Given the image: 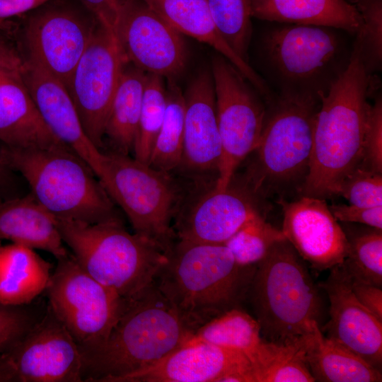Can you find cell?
Segmentation results:
<instances>
[{"mask_svg": "<svg viewBox=\"0 0 382 382\" xmlns=\"http://www.w3.org/2000/svg\"><path fill=\"white\" fill-rule=\"evenodd\" d=\"M195 331L155 282L127 300L103 342L81 352L83 381L120 382L180 347Z\"/></svg>", "mask_w": 382, "mask_h": 382, "instance_id": "obj_1", "label": "cell"}, {"mask_svg": "<svg viewBox=\"0 0 382 382\" xmlns=\"http://www.w3.org/2000/svg\"><path fill=\"white\" fill-rule=\"evenodd\" d=\"M371 76L353 45L347 67L321 96L309 170L301 196L325 199L336 195L342 181L359 167Z\"/></svg>", "mask_w": 382, "mask_h": 382, "instance_id": "obj_2", "label": "cell"}, {"mask_svg": "<svg viewBox=\"0 0 382 382\" xmlns=\"http://www.w3.org/2000/svg\"><path fill=\"white\" fill-rule=\"evenodd\" d=\"M156 282L196 330L248 298L256 265L238 264L224 244L177 239Z\"/></svg>", "mask_w": 382, "mask_h": 382, "instance_id": "obj_3", "label": "cell"}, {"mask_svg": "<svg viewBox=\"0 0 382 382\" xmlns=\"http://www.w3.org/2000/svg\"><path fill=\"white\" fill-rule=\"evenodd\" d=\"M321 97L279 91L267 103L258 144L239 185L255 199L300 192L308 173Z\"/></svg>", "mask_w": 382, "mask_h": 382, "instance_id": "obj_4", "label": "cell"}, {"mask_svg": "<svg viewBox=\"0 0 382 382\" xmlns=\"http://www.w3.org/2000/svg\"><path fill=\"white\" fill-rule=\"evenodd\" d=\"M0 150L35 199L56 218L88 224L122 222L100 181L71 149L0 144Z\"/></svg>", "mask_w": 382, "mask_h": 382, "instance_id": "obj_5", "label": "cell"}, {"mask_svg": "<svg viewBox=\"0 0 382 382\" xmlns=\"http://www.w3.org/2000/svg\"><path fill=\"white\" fill-rule=\"evenodd\" d=\"M318 289L290 243L286 238L277 242L257 264L248 295L262 338L291 342L308 334L314 321L320 325Z\"/></svg>", "mask_w": 382, "mask_h": 382, "instance_id": "obj_6", "label": "cell"}, {"mask_svg": "<svg viewBox=\"0 0 382 382\" xmlns=\"http://www.w3.org/2000/svg\"><path fill=\"white\" fill-rule=\"evenodd\" d=\"M57 221L64 243L79 264L124 300L134 298L155 282L167 260L160 247L129 233L122 221Z\"/></svg>", "mask_w": 382, "mask_h": 382, "instance_id": "obj_7", "label": "cell"}, {"mask_svg": "<svg viewBox=\"0 0 382 382\" xmlns=\"http://www.w3.org/2000/svg\"><path fill=\"white\" fill-rule=\"evenodd\" d=\"M103 152L98 179L124 212L134 233L166 253L177 240L173 223L183 204L178 179L129 155Z\"/></svg>", "mask_w": 382, "mask_h": 382, "instance_id": "obj_8", "label": "cell"}, {"mask_svg": "<svg viewBox=\"0 0 382 382\" xmlns=\"http://www.w3.org/2000/svg\"><path fill=\"white\" fill-rule=\"evenodd\" d=\"M337 30L286 23L266 32L262 37V54L279 91L320 97L328 91L347 67L351 56Z\"/></svg>", "mask_w": 382, "mask_h": 382, "instance_id": "obj_9", "label": "cell"}, {"mask_svg": "<svg viewBox=\"0 0 382 382\" xmlns=\"http://www.w3.org/2000/svg\"><path fill=\"white\" fill-rule=\"evenodd\" d=\"M57 261L45 292L48 306L81 352L91 349L107 337L127 300L91 277L71 253Z\"/></svg>", "mask_w": 382, "mask_h": 382, "instance_id": "obj_10", "label": "cell"}, {"mask_svg": "<svg viewBox=\"0 0 382 382\" xmlns=\"http://www.w3.org/2000/svg\"><path fill=\"white\" fill-rule=\"evenodd\" d=\"M211 73L221 143L214 187L224 190L230 185L237 168L258 144L267 103L253 84L221 54L212 59Z\"/></svg>", "mask_w": 382, "mask_h": 382, "instance_id": "obj_11", "label": "cell"}, {"mask_svg": "<svg viewBox=\"0 0 382 382\" xmlns=\"http://www.w3.org/2000/svg\"><path fill=\"white\" fill-rule=\"evenodd\" d=\"M25 15L22 58L38 64L67 89L100 23L76 0H50Z\"/></svg>", "mask_w": 382, "mask_h": 382, "instance_id": "obj_12", "label": "cell"}, {"mask_svg": "<svg viewBox=\"0 0 382 382\" xmlns=\"http://www.w3.org/2000/svg\"><path fill=\"white\" fill-rule=\"evenodd\" d=\"M127 62L117 36L99 23L67 87L86 134L100 150L106 121Z\"/></svg>", "mask_w": 382, "mask_h": 382, "instance_id": "obj_13", "label": "cell"}, {"mask_svg": "<svg viewBox=\"0 0 382 382\" xmlns=\"http://www.w3.org/2000/svg\"><path fill=\"white\" fill-rule=\"evenodd\" d=\"M120 1L116 35L127 62L146 74L174 81L186 64L182 34L142 0Z\"/></svg>", "mask_w": 382, "mask_h": 382, "instance_id": "obj_14", "label": "cell"}, {"mask_svg": "<svg viewBox=\"0 0 382 382\" xmlns=\"http://www.w3.org/2000/svg\"><path fill=\"white\" fill-rule=\"evenodd\" d=\"M18 382H81L80 349L47 303L42 319L10 350Z\"/></svg>", "mask_w": 382, "mask_h": 382, "instance_id": "obj_15", "label": "cell"}, {"mask_svg": "<svg viewBox=\"0 0 382 382\" xmlns=\"http://www.w3.org/2000/svg\"><path fill=\"white\" fill-rule=\"evenodd\" d=\"M184 99L183 148L175 173L189 183L209 185L210 178L217 180L221 156L211 71H202L194 78Z\"/></svg>", "mask_w": 382, "mask_h": 382, "instance_id": "obj_16", "label": "cell"}, {"mask_svg": "<svg viewBox=\"0 0 382 382\" xmlns=\"http://www.w3.org/2000/svg\"><path fill=\"white\" fill-rule=\"evenodd\" d=\"M294 201L280 198L285 238L299 256L319 271L343 262L348 254L346 233L325 199L301 196Z\"/></svg>", "mask_w": 382, "mask_h": 382, "instance_id": "obj_17", "label": "cell"}, {"mask_svg": "<svg viewBox=\"0 0 382 382\" xmlns=\"http://www.w3.org/2000/svg\"><path fill=\"white\" fill-rule=\"evenodd\" d=\"M262 215L257 199L241 185L231 183L224 190L212 185L191 204L182 206L173 229L177 239L224 244L245 224Z\"/></svg>", "mask_w": 382, "mask_h": 382, "instance_id": "obj_18", "label": "cell"}, {"mask_svg": "<svg viewBox=\"0 0 382 382\" xmlns=\"http://www.w3.org/2000/svg\"><path fill=\"white\" fill-rule=\"evenodd\" d=\"M120 382H253V376L243 352L198 342L184 344Z\"/></svg>", "mask_w": 382, "mask_h": 382, "instance_id": "obj_19", "label": "cell"}, {"mask_svg": "<svg viewBox=\"0 0 382 382\" xmlns=\"http://www.w3.org/2000/svg\"><path fill=\"white\" fill-rule=\"evenodd\" d=\"M330 270L326 280L318 284L330 301V320L320 327L321 331L381 370L382 321L356 298L342 264Z\"/></svg>", "mask_w": 382, "mask_h": 382, "instance_id": "obj_20", "label": "cell"}, {"mask_svg": "<svg viewBox=\"0 0 382 382\" xmlns=\"http://www.w3.org/2000/svg\"><path fill=\"white\" fill-rule=\"evenodd\" d=\"M21 77L44 122L98 178L103 152L86 134L64 84L34 62L23 59Z\"/></svg>", "mask_w": 382, "mask_h": 382, "instance_id": "obj_21", "label": "cell"}, {"mask_svg": "<svg viewBox=\"0 0 382 382\" xmlns=\"http://www.w3.org/2000/svg\"><path fill=\"white\" fill-rule=\"evenodd\" d=\"M182 35L205 43L230 62L265 99L272 93L265 81L224 40L212 18L207 0H142Z\"/></svg>", "mask_w": 382, "mask_h": 382, "instance_id": "obj_22", "label": "cell"}, {"mask_svg": "<svg viewBox=\"0 0 382 382\" xmlns=\"http://www.w3.org/2000/svg\"><path fill=\"white\" fill-rule=\"evenodd\" d=\"M0 144L17 148H69L44 122L21 71L0 85Z\"/></svg>", "mask_w": 382, "mask_h": 382, "instance_id": "obj_23", "label": "cell"}, {"mask_svg": "<svg viewBox=\"0 0 382 382\" xmlns=\"http://www.w3.org/2000/svg\"><path fill=\"white\" fill-rule=\"evenodd\" d=\"M4 240L45 250L56 260L69 254L57 218L30 192L0 202V243Z\"/></svg>", "mask_w": 382, "mask_h": 382, "instance_id": "obj_24", "label": "cell"}, {"mask_svg": "<svg viewBox=\"0 0 382 382\" xmlns=\"http://www.w3.org/2000/svg\"><path fill=\"white\" fill-rule=\"evenodd\" d=\"M251 16L280 23L325 26L355 34L361 18L346 0H251Z\"/></svg>", "mask_w": 382, "mask_h": 382, "instance_id": "obj_25", "label": "cell"}, {"mask_svg": "<svg viewBox=\"0 0 382 382\" xmlns=\"http://www.w3.org/2000/svg\"><path fill=\"white\" fill-rule=\"evenodd\" d=\"M304 360L315 381L378 382L381 371L345 347L327 337L314 321L302 337Z\"/></svg>", "mask_w": 382, "mask_h": 382, "instance_id": "obj_26", "label": "cell"}, {"mask_svg": "<svg viewBox=\"0 0 382 382\" xmlns=\"http://www.w3.org/2000/svg\"><path fill=\"white\" fill-rule=\"evenodd\" d=\"M52 267L33 248L1 243L0 303L19 306L37 299L47 288Z\"/></svg>", "mask_w": 382, "mask_h": 382, "instance_id": "obj_27", "label": "cell"}, {"mask_svg": "<svg viewBox=\"0 0 382 382\" xmlns=\"http://www.w3.org/2000/svg\"><path fill=\"white\" fill-rule=\"evenodd\" d=\"M147 74L125 64L104 129L110 151L133 153Z\"/></svg>", "mask_w": 382, "mask_h": 382, "instance_id": "obj_28", "label": "cell"}, {"mask_svg": "<svg viewBox=\"0 0 382 382\" xmlns=\"http://www.w3.org/2000/svg\"><path fill=\"white\" fill-rule=\"evenodd\" d=\"M253 382H314L303 357L302 337L277 343L262 339L248 357Z\"/></svg>", "mask_w": 382, "mask_h": 382, "instance_id": "obj_29", "label": "cell"}, {"mask_svg": "<svg viewBox=\"0 0 382 382\" xmlns=\"http://www.w3.org/2000/svg\"><path fill=\"white\" fill-rule=\"evenodd\" d=\"M262 339L255 318L234 308L201 325L185 344L209 343L241 351L248 357Z\"/></svg>", "mask_w": 382, "mask_h": 382, "instance_id": "obj_30", "label": "cell"}, {"mask_svg": "<svg viewBox=\"0 0 382 382\" xmlns=\"http://www.w3.org/2000/svg\"><path fill=\"white\" fill-rule=\"evenodd\" d=\"M166 94L165 115L151 150L149 165L158 171L173 175L180 163L183 154L185 99L174 81H169Z\"/></svg>", "mask_w": 382, "mask_h": 382, "instance_id": "obj_31", "label": "cell"}, {"mask_svg": "<svg viewBox=\"0 0 382 382\" xmlns=\"http://www.w3.org/2000/svg\"><path fill=\"white\" fill-rule=\"evenodd\" d=\"M346 236L349 250L342 265L351 280L382 288V230Z\"/></svg>", "mask_w": 382, "mask_h": 382, "instance_id": "obj_32", "label": "cell"}, {"mask_svg": "<svg viewBox=\"0 0 382 382\" xmlns=\"http://www.w3.org/2000/svg\"><path fill=\"white\" fill-rule=\"evenodd\" d=\"M167 101L163 78L147 74L133 157L149 165L156 138L163 121Z\"/></svg>", "mask_w": 382, "mask_h": 382, "instance_id": "obj_33", "label": "cell"}, {"mask_svg": "<svg viewBox=\"0 0 382 382\" xmlns=\"http://www.w3.org/2000/svg\"><path fill=\"white\" fill-rule=\"evenodd\" d=\"M216 26L233 50L248 62L252 34L251 0H207Z\"/></svg>", "mask_w": 382, "mask_h": 382, "instance_id": "obj_34", "label": "cell"}, {"mask_svg": "<svg viewBox=\"0 0 382 382\" xmlns=\"http://www.w3.org/2000/svg\"><path fill=\"white\" fill-rule=\"evenodd\" d=\"M282 231L259 216L235 233L224 245L235 260L242 265L260 262L278 241L284 239Z\"/></svg>", "mask_w": 382, "mask_h": 382, "instance_id": "obj_35", "label": "cell"}, {"mask_svg": "<svg viewBox=\"0 0 382 382\" xmlns=\"http://www.w3.org/2000/svg\"><path fill=\"white\" fill-rule=\"evenodd\" d=\"M361 22L355 33L354 45L358 49L364 66L370 74L382 64V0H354Z\"/></svg>", "mask_w": 382, "mask_h": 382, "instance_id": "obj_36", "label": "cell"}, {"mask_svg": "<svg viewBox=\"0 0 382 382\" xmlns=\"http://www.w3.org/2000/svg\"><path fill=\"white\" fill-rule=\"evenodd\" d=\"M47 309V300L42 296L28 304L0 303V353L13 347L42 319Z\"/></svg>", "mask_w": 382, "mask_h": 382, "instance_id": "obj_37", "label": "cell"}, {"mask_svg": "<svg viewBox=\"0 0 382 382\" xmlns=\"http://www.w3.org/2000/svg\"><path fill=\"white\" fill-rule=\"evenodd\" d=\"M336 195L358 207L382 206V173L357 167L342 181Z\"/></svg>", "mask_w": 382, "mask_h": 382, "instance_id": "obj_38", "label": "cell"}, {"mask_svg": "<svg viewBox=\"0 0 382 382\" xmlns=\"http://www.w3.org/2000/svg\"><path fill=\"white\" fill-rule=\"evenodd\" d=\"M359 167L382 173V100L370 105Z\"/></svg>", "mask_w": 382, "mask_h": 382, "instance_id": "obj_39", "label": "cell"}, {"mask_svg": "<svg viewBox=\"0 0 382 382\" xmlns=\"http://www.w3.org/2000/svg\"><path fill=\"white\" fill-rule=\"evenodd\" d=\"M329 208L337 221L358 223L382 230V206L361 207L349 204H333Z\"/></svg>", "mask_w": 382, "mask_h": 382, "instance_id": "obj_40", "label": "cell"}, {"mask_svg": "<svg viewBox=\"0 0 382 382\" xmlns=\"http://www.w3.org/2000/svg\"><path fill=\"white\" fill-rule=\"evenodd\" d=\"M91 13L98 21L116 36L119 22L120 0H76Z\"/></svg>", "mask_w": 382, "mask_h": 382, "instance_id": "obj_41", "label": "cell"}, {"mask_svg": "<svg viewBox=\"0 0 382 382\" xmlns=\"http://www.w3.org/2000/svg\"><path fill=\"white\" fill-rule=\"evenodd\" d=\"M25 184L24 179L6 163L0 150V202L28 193Z\"/></svg>", "mask_w": 382, "mask_h": 382, "instance_id": "obj_42", "label": "cell"}, {"mask_svg": "<svg viewBox=\"0 0 382 382\" xmlns=\"http://www.w3.org/2000/svg\"><path fill=\"white\" fill-rule=\"evenodd\" d=\"M352 291L358 301L382 321V289L380 287L352 282Z\"/></svg>", "mask_w": 382, "mask_h": 382, "instance_id": "obj_43", "label": "cell"}, {"mask_svg": "<svg viewBox=\"0 0 382 382\" xmlns=\"http://www.w3.org/2000/svg\"><path fill=\"white\" fill-rule=\"evenodd\" d=\"M50 0H0V25L6 28V20L25 15Z\"/></svg>", "mask_w": 382, "mask_h": 382, "instance_id": "obj_44", "label": "cell"}, {"mask_svg": "<svg viewBox=\"0 0 382 382\" xmlns=\"http://www.w3.org/2000/svg\"><path fill=\"white\" fill-rule=\"evenodd\" d=\"M0 62H22L18 50L11 42L0 36Z\"/></svg>", "mask_w": 382, "mask_h": 382, "instance_id": "obj_45", "label": "cell"}, {"mask_svg": "<svg viewBox=\"0 0 382 382\" xmlns=\"http://www.w3.org/2000/svg\"><path fill=\"white\" fill-rule=\"evenodd\" d=\"M0 382H18L16 371L5 353H0Z\"/></svg>", "mask_w": 382, "mask_h": 382, "instance_id": "obj_46", "label": "cell"}, {"mask_svg": "<svg viewBox=\"0 0 382 382\" xmlns=\"http://www.w3.org/2000/svg\"><path fill=\"white\" fill-rule=\"evenodd\" d=\"M22 62H0V85L11 76L21 71Z\"/></svg>", "mask_w": 382, "mask_h": 382, "instance_id": "obj_47", "label": "cell"}, {"mask_svg": "<svg viewBox=\"0 0 382 382\" xmlns=\"http://www.w3.org/2000/svg\"><path fill=\"white\" fill-rule=\"evenodd\" d=\"M0 28H3V27H2L1 25H0Z\"/></svg>", "mask_w": 382, "mask_h": 382, "instance_id": "obj_48", "label": "cell"}]
</instances>
